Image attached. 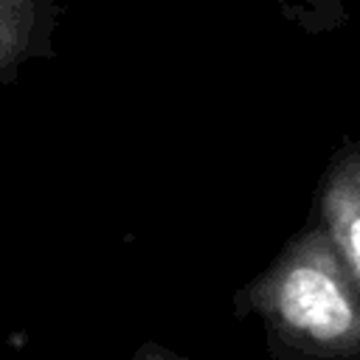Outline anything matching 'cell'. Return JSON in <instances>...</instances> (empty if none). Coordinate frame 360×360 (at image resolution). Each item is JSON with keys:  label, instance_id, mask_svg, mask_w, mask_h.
<instances>
[{"label": "cell", "instance_id": "6da1fadb", "mask_svg": "<svg viewBox=\"0 0 360 360\" xmlns=\"http://www.w3.org/2000/svg\"><path fill=\"white\" fill-rule=\"evenodd\" d=\"M233 312L259 321L276 360H360V290L318 217L236 290Z\"/></svg>", "mask_w": 360, "mask_h": 360}, {"label": "cell", "instance_id": "7a4b0ae2", "mask_svg": "<svg viewBox=\"0 0 360 360\" xmlns=\"http://www.w3.org/2000/svg\"><path fill=\"white\" fill-rule=\"evenodd\" d=\"M315 217L326 228L332 245L338 248L349 276L360 290V143H343L321 183L315 197Z\"/></svg>", "mask_w": 360, "mask_h": 360}, {"label": "cell", "instance_id": "3957f363", "mask_svg": "<svg viewBox=\"0 0 360 360\" xmlns=\"http://www.w3.org/2000/svg\"><path fill=\"white\" fill-rule=\"evenodd\" d=\"M290 20L304 25L307 31H326L343 20L340 0H278Z\"/></svg>", "mask_w": 360, "mask_h": 360}, {"label": "cell", "instance_id": "277c9868", "mask_svg": "<svg viewBox=\"0 0 360 360\" xmlns=\"http://www.w3.org/2000/svg\"><path fill=\"white\" fill-rule=\"evenodd\" d=\"M132 360H188V357H183V354H177L174 349L160 346V343H143V346L132 354Z\"/></svg>", "mask_w": 360, "mask_h": 360}]
</instances>
